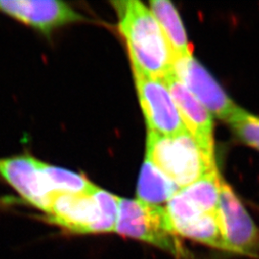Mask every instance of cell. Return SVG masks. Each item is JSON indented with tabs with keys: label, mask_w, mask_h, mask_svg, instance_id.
Listing matches in <instances>:
<instances>
[{
	"label": "cell",
	"mask_w": 259,
	"mask_h": 259,
	"mask_svg": "<svg viewBox=\"0 0 259 259\" xmlns=\"http://www.w3.org/2000/svg\"><path fill=\"white\" fill-rule=\"evenodd\" d=\"M0 12L46 34L83 19L68 4L57 0H0Z\"/></svg>",
	"instance_id": "9"
},
{
	"label": "cell",
	"mask_w": 259,
	"mask_h": 259,
	"mask_svg": "<svg viewBox=\"0 0 259 259\" xmlns=\"http://www.w3.org/2000/svg\"><path fill=\"white\" fill-rule=\"evenodd\" d=\"M217 215L229 252L250 256L258 252V228L232 187L224 180Z\"/></svg>",
	"instance_id": "6"
},
{
	"label": "cell",
	"mask_w": 259,
	"mask_h": 259,
	"mask_svg": "<svg viewBox=\"0 0 259 259\" xmlns=\"http://www.w3.org/2000/svg\"><path fill=\"white\" fill-rule=\"evenodd\" d=\"M180 187L163 175L148 159L141 167L138 184L139 200L149 204L169 202L180 191Z\"/></svg>",
	"instance_id": "12"
},
{
	"label": "cell",
	"mask_w": 259,
	"mask_h": 259,
	"mask_svg": "<svg viewBox=\"0 0 259 259\" xmlns=\"http://www.w3.org/2000/svg\"><path fill=\"white\" fill-rule=\"evenodd\" d=\"M133 70L164 80L174 72L175 57L151 10L138 0L113 1Z\"/></svg>",
	"instance_id": "1"
},
{
	"label": "cell",
	"mask_w": 259,
	"mask_h": 259,
	"mask_svg": "<svg viewBox=\"0 0 259 259\" xmlns=\"http://www.w3.org/2000/svg\"><path fill=\"white\" fill-rule=\"evenodd\" d=\"M115 232L146 242L175 256L185 258L187 255L172 228L166 209L157 204L119 198Z\"/></svg>",
	"instance_id": "4"
},
{
	"label": "cell",
	"mask_w": 259,
	"mask_h": 259,
	"mask_svg": "<svg viewBox=\"0 0 259 259\" xmlns=\"http://www.w3.org/2000/svg\"><path fill=\"white\" fill-rule=\"evenodd\" d=\"M39 166L47 178L53 193H89L97 190V186L92 184L83 175L65 170L59 167L51 166L39 161Z\"/></svg>",
	"instance_id": "15"
},
{
	"label": "cell",
	"mask_w": 259,
	"mask_h": 259,
	"mask_svg": "<svg viewBox=\"0 0 259 259\" xmlns=\"http://www.w3.org/2000/svg\"><path fill=\"white\" fill-rule=\"evenodd\" d=\"M223 179L218 169L206 173L194 184L180 189L203 212H217Z\"/></svg>",
	"instance_id": "13"
},
{
	"label": "cell",
	"mask_w": 259,
	"mask_h": 259,
	"mask_svg": "<svg viewBox=\"0 0 259 259\" xmlns=\"http://www.w3.org/2000/svg\"><path fill=\"white\" fill-rule=\"evenodd\" d=\"M0 176L29 204L47 211L53 192L39 160L28 155L0 158Z\"/></svg>",
	"instance_id": "8"
},
{
	"label": "cell",
	"mask_w": 259,
	"mask_h": 259,
	"mask_svg": "<svg viewBox=\"0 0 259 259\" xmlns=\"http://www.w3.org/2000/svg\"><path fill=\"white\" fill-rule=\"evenodd\" d=\"M176 103L188 133L208 157L214 158L212 115L174 72L163 80Z\"/></svg>",
	"instance_id": "10"
},
{
	"label": "cell",
	"mask_w": 259,
	"mask_h": 259,
	"mask_svg": "<svg viewBox=\"0 0 259 259\" xmlns=\"http://www.w3.org/2000/svg\"><path fill=\"white\" fill-rule=\"evenodd\" d=\"M150 5L171 47L175 60L192 56V47L187 40L185 27L174 5L168 0H153Z\"/></svg>",
	"instance_id": "11"
},
{
	"label": "cell",
	"mask_w": 259,
	"mask_h": 259,
	"mask_svg": "<svg viewBox=\"0 0 259 259\" xmlns=\"http://www.w3.org/2000/svg\"><path fill=\"white\" fill-rule=\"evenodd\" d=\"M133 71L148 131L162 136H178L187 133L165 83L162 80Z\"/></svg>",
	"instance_id": "5"
},
{
	"label": "cell",
	"mask_w": 259,
	"mask_h": 259,
	"mask_svg": "<svg viewBox=\"0 0 259 259\" xmlns=\"http://www.w3.org/2000/svg\"><path fill=\"white\" fill-rule=\"evenodd\" d=\"M174 73L204 108L218 118L230 122L240 111L220 84L192 56L177 58Z\"/></svg>",
	"instance_id": "7"
},
{
	"label": "cell",
	"mask_w": 259,
	"mask_h": 259,
	"mask_svg": "<svg viewBox=\"0 0 259 259\" xmlns=\"http://www.w3.org/2000/svg\"><path fill=\"white\" fill-rule=\"evenodd\" d=\"M146 145V159L181 189L217 169L215 159L204 153L188 132L162 136L148 131Z\"/></svg>",
	"instance_id": "3"
},
{
	"label": "cell",
	"mask_w": 259,
	"mask_h": 259,
	"mask_svg": "<svg viewBox=\"0 0 259 259\" xmlns=\"http://www.w3.org/2000/svg\"><path fill=\"white\" fill-rule=\"evenodd\" d=\"M119 198L101 188L92 193L51 195L47 220L74 233L115 232Z\"/></svg>",
	"instance_id": "2"
},
{
	"label": "cell",
	"mask_w": 259,
	"mask_h": 259,
	"mask_svg": "<svg viewBox=\"0 0 259 259\" xmlns=\"http://www.w3.org/2000/svg\"><path fill=\"white\" fill-rule=\"evenodd\" d=\"M229 123L244 142L259 150V118L241 109Z\"/></svg>",
	"instance_id": "16"
},
{
	"label": "cell",
	"mask_w": 259,
	"mask_h": 259,
	"mask_svg": "<svg viewBox=\"0 0 259 259\" xmlns=\"http://www.w3.org/2000/svg\"><path fill=\"white\" fill-rule=\"evenodd\" d=\"M177 235L202 243L218 250H227L217 212H204L177 231Z\"/></svg>",
	"instance_id": "14"
}]
</instances>
